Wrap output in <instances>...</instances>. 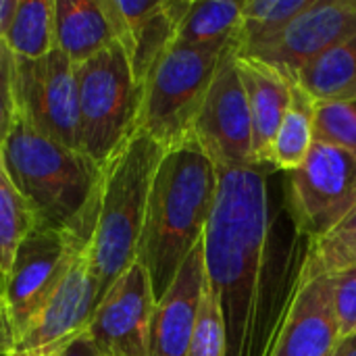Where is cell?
I'll use <instances>...</instances> for the list:
<instances>
[{
	"label": "cell",
	"mask_w": 356,
	"mask_h": 356,
	"mask_svg": "<svg viewBox=\"0 0 356 356\" xmlns=\"http://www.w3.org/2000/svg\"><path fill=\"white\" fill-rule=\"evenodd\" d=\"M271 167L219 171L213 215L202 236L207 284L219 305L227 356H267L277 325L267 313Z\"/></svg>",
	"instance_id": "obj_1"
},
{
	"label": "cell",
	"mask_w": 356,
	"mask_h": 356,
	"mask_svg": "<svg viewBox=\"0 0 356 356\" xmlns=\"http://www.w3.org/2000/svg\"><path fill=\"white\" fill-rule=\"evenodd\" d=\"M217 190L219 169L192 138L163 152L138 248V261L150 277L156 302L202 242Z\"/></svg>",
	"instance_id": "obj_2"
},
{
	"label": "cell",
	"mask_w": 356,
	"mask_h": 356,
	"mask_svg": "<svg viewBox=\"0 0 356 356\" xmlns=\"http://www.w3.org/2000/svg\"><path fill=\"white\" fill-rule=\"evenodd\" d=\"M4 169L27 202L33 227L92 242L102 188V167L81 150L52 142L15 121L0 148Z\"/></svg>",
	"instance_id": "obj_3"
},
{
	"label": "cell",
	"mask_w": 356,
	"mask_h": 356,
	"mask_svg": "<svg viewBox=\"0 0 356 356\" xmlns=\"http://www.w3.org/2000/svg\"><path fill=\"white\" fill-rule=\"evenodd\" d=\"M165 148L136 131L102 167L98 219L90 242L96 307L138 261L148 196Z\"/></svg>",
	"instance_id": "obj_4"
},
{
	"label": "cell",
	"mask_w": 356,
	"mask_h": 356,
	"mask_svg": "<svg viewBox=\"0 0 356 356\" xmlns=\"http://www.w3.org/2000/svg\"><path fill=\"white\" fill-rule=\"evenodd\" d=\"M229 44H173L142 88L138 131L165 150L190 140L194 121Z\"/></svg>",
	"instance_id": "obj_5"
},
{
	"label": "cell",
	"mask_w": 356,
	"mask_h": 356,
	"mask_svg": "<svg viewBox=\"0 0 356 356\" xmlns=\"http://www.w3.org/2000/svg\"><path fill=\"white\" fill-rule=\"evenodd\" d=\"M79 94V150L98 167L138 131L142 88L119 44L75 67Z\"/></svg>",
	"instance_id": "obj_6"
},
{
	"label": "cell",
	"mask_w": 356,
	"mask_h": 356,
	"mask_svg": "<svg viewBox=\"0 0 356 356\" xmlns=\"http://www.w3.org/2000/svg\"><path fill=\"white\" fill-rule=\"evenodd\" d=\"M288 211L309 242L340 225L356 207V150L315 142L307 161L288 173Z\"/></svg>",
	"instance_id": "obj_7"
},
{
	"label": "cell",
	"mask_w": 356,
	"mask_h": 356,
	"mask_svg": "<svg viewBox=\"0 0 356 356\" xmlns=\"http://www.w3.org/2000/svg\"><path fill=\"white\" fill-rule=\"evenodd\" d=\"M17 119L35 134L79 150V94L73 63L54 48L50 54L13 65Z\"/></svg>",
	"instance_id": "obj_8"
},
{
	"label": "cell",
	"mask_w": 356,
	"mask_h": 356,
	"mask_svg": "<svg viewBox=\"0 0 356 356\" xmlns=\"http://www.w3.org/2000/svg\"><path fill=\"white\" fill-rule=\"evenodd\" d=\"M88 244V240L65 232L35 227L19 244L0 298V309L15 344L25 336L73 259Z\"/></svg>",
	"instance_id": "obj_9"
},
{
	"label": "cell",
	"mask_w": 356,
	"mask_h": 356,
	"mask_svg": "<svg viewBox=\"0 0 356 356\" xmlns=\"http://www.w3.org/2000/svg\"><path fill=\"white\" fill-rule=\"evenodd\" d=\"M192 140L219 171L257 165L252 154L250 108L238 73V48L234 42L227 46L194 121Z\"/></svg>",
	"instance_id": "obj_10"
},
{
	"label": "cell",
	"mask_w": 356,
	"mask_h": 356,
	"mask_svg": "<svg viewBox=\"0 0 356 356\" xmlns=\"http://www.w3.org/2000/svg\"><path fill=\"white\" fill-rule=\"evenodd\" d=\"M154 307L150 277L136 261L100 300L83 338L96 356H148Z\"/></svg>",
	"instance_id": "obj_11"
},
{
	"label": "cell",
	"mask_w": 356,
	"mask_h": 356,
	"mask_svg": "<svg viewBox=\"0 0 356 356\" xmlns=\"http://www.w3.org/2000/svg\"><path fill=\"white\" fill-rule=\"evenodd\" d=\"M353 35H356V0H313L252 58H261L294 79L307 63Z\"/></svg>",
	"instance_id": "obj_12"
},
{
	"label": "cell",
	"mask_w": 356,
	"mask_h": 356,
	"mask_svg": "<svg viewBox=\"0 0 356 356\" xmlns=\"http://www.w3.org/2000/svg\"><path fill=\"white\" fill-rule=\"evenodd\" d=\"M340 342L334 277L307 280L298 273L267 356H334Z\"/></svg>",
	"instance_id": "obj_13"
},
{
	"label": "cell",
	"mask_w": 356,
	"mask_h": 356,
	"mask_svg": "<svg viewBox=\"0 0 356 356\" xmlns=\"http://www.w3.org/2000/svg\"><path fill=\"white\" fill-rule=\"evenodd\" d=\"M96 311V280L92 273L90 244L79 250L71 267L25 332L15 344L19 350L67 348L83 336Z\"/></svg>",
	"instance_id": "obj_14"
},
{
	"label": "cell",
	"mask_w": 356,
	"mask_h": 356,
	"mask_svg": "<svg viewBox=\"0 0 356 356\" xmlns=\"http://www.w3.org/2000/svg\"><path fill=\"white\" fill-rule=\"evenodd\" d=\"M207 286L202 242L190 252L173 284L156 302L150 323L148 356H186Z\"/></svg>",
	"instance_id": "obj_15"
},
{
	"label": "cell",
	"mask_w": 356,
	"mask_h": 356,
	"mask_svg": "<svg viewBox=\"0 0 356 356\" xmlns=\"http://www.w3.org/2000/svg\"><path fill=\"white\" fill-rule=\"evenodd\" d=\"M238 73L250 108L254 163L269 167V152L275 134L290 106L292 79L261 58L240 56V54H238Z\"/></svg>",
	"instance_id": "obj_16"
},
{
	"label": "cell",
	"mask_w": 356,
	"mask_h": 356,
	"mask_svg": "<svg viewBox=\"0 0 356 356\" xmlns=\"http://www.w3.org/2000/svg\"><path fill=\"white\" fill-rule=\"evenodd\" d=\"M54 42L73 67L117 44L104 0H54Z\"/></svg>",
	"instance_id": "obj_17"
},
{
	"label": "cell",
	"mask_w": 356,
	"mask_h": 356,
	"mask_svg": "<svg viewBox=\"0 0 356 356\" xmlns=\"http://www.w3.org/2000/svg\"><path fill=\"white\" fill-rule=\"evenodd\" d=\"M294 81L319 102L356 100V35L307 63Z\"/></svg>",
	"instance_id": "obj_18"
},
{
	"label": "cell",
	"mask_w": 356,
	"mask_h": 356,
	"mask_svg": "<svg viewBox=\"0 0 356 356\" xmlns=\"http://www.w3.org/2000/svg\"><path fill=\"white\" fill-rule=\"evenodd\" d=\"M315 111L317 102L313 100V96L292 79L290 106L282 119L269 152L271 169H282L290 173L307 161L315 144Z\"/></svg>",
	"instance_id": "obj_19"
},
{
	"label": "cell",
	"mask_w": 356,
	"mask_h": 356,
	"mask_svg": "<svg viewBox=\"0 0 356 356\" xmlns=\"http://www.w3.org/2000/svg\"><path fill=\"white\" fill-rule=\"evenodd\" d=\"M313 0H242V21L234 40L240 56H254L286 29Z\"/></svg>",
	"instance_id": "obj_20"
},
{
	"label": "cell",
	"mask_w": 356,
	"mask_h": 356,
	"mask_svg": "<svg viewBox=\"0 0 356 356\" xmlns=\"http://www.w3.org/2000/svg\"><path fill=\"white\" fill-rule=\"evenodd\" d=\"M4 46L17 58L35 60L56 48L54 42V0H17Z\"/></svg>",
	"instance_id": "obj_21"
},
{
	"label": "cell",
	"mask_w": 356,
	"mask_h": 356,
	"mask_svg": "<svg viewBox=\"0 0 356 356\" xmlns=\"http://www.w3.org/2000/svg\"><path fill=\"white\" fill-rule=\"evenodd\" d=\"M242 21V2L192 0L188 15L177 27L173 44H225L234 42Z\"/></svg>",
	"instance_id": "obj_22"
},
{
	"label": "cell",
	"mask_w": 356,
	"mask_h": 356,
	"mask_svg": "<svg viewBox=\"0 0 356 356\" xmlns=\"http://www.w3.org/2000/svg\"><path fill=\"white\" fill-rule=\"evenodd\" d=\"M356 267V207L330 234L309 242L300 275L307 280L336 275Z\"/></svg>",
	"instance_id": "obj_23"
},
{
	"label": "cell",
	"mask_w": 356,
	"mask_h": 356,
	"mask_svg": "<svg viewBox=\"0 0 356 356\" xmlns=\"http://www.w3.org/2000/svg\"><path fill=\"white\" fill-rule=\"evenodd\" d=\"M31 229H33L31 211L23 200V196L19 194V190L15 188V184L10 181L4 163L0 159V298L17 248Z\"/></svg>",
	"instance_id": "obj_24"
},
{
	"label": "cell",
	"mask_w": 356,
	"mask_h": 356,
	"mask_svg": "<svg viewBox=\"0 0 356 356\" xmlns=\"http://www.w3.org/2000/svg\"><path fill=\"white\" fill-rule=\"evenodd\" d=\"M186 356H227L223 317H221L219 305H217L215 294L211 292L209 284L204 286L196 327H194L190 348H188Z\"/></svg>",
	"instance_id": "obj_25"
},
{
	"label": "cell",
	"mask_w": 356,
	"mask_h": 356,
	"mask_svg": "<svg viewBox=\"0 0 356 356\" xmlns=\"http://www.w3.org/2000/svg\"><path fill=\"white\" fill-rule=\"evenodd\" d=\"M315 142H327L356 150V100L317 104Z\"/></svg>",
	"instance_id": "obj_26"
},
{
	"label": "cell",
	"mask_w": 356,
	"mask_h": 356,
	"mask_svg": "<svg viewBox=\"0 0 356 356\" xmlns=\"http://www.w3.org/2000/svg\"><path fill=\"white\" fill-rule=\"evenodd\" d=\"M334 277V313L340 340L356 336V267L340 271Z\"/></svg>",
	"instance_id": "obj_27"
},
{
	"label": "cell",
	"mask_w": 356,
	"mask_h": 356,
	"mask_svg": "<svg viewBox=\"0 0 356 356\" xmlns=\"http://www.w3.org/2000/svg\"><path fill=\"white\" fill-rule=\"evenodd\" d=\"M13 65L15 56L13 52L0 44V148L4 146L15 121V92H13Z\"/></svg>",
	"instance_id": "obj_28"
},
{
	"label": "cell",
	"mask_w": 356,
	"mask_h": 356,
	"mask_svg": "<svg viewBox=\"0 0 356 356\" xmlns=\"http://www.w3.org/2000/svg\"><path fill=\"white\" fill-rule=\"evenodd\" d=\"M15 10H17V0H0V44H4V35L10 27Z\"/></svg>",
	"instance_id": "obj_29"
},
{
	"label": "cell",
	"mask_w": 356,
	"mask_h": 356,
	"mask_svg": "<svg viewBox=\"0 0 356 356\" xmlns=\"http://www.w3.org/2000/svg\"><path fill=\"white\" fill-rule=\"evenodd\" d=\"M67 348H31V350H19L13 348L2 356H63Z\"/></svg>",
	"instance_id": "obj_30"
},
{
	"label": "cell",
	"mask_w": 356,
	"mask_h": 356,
	"mask_svg": "<svg viewBox=\"0 0 356 356\" xmlns=\"http://www.w3.org/2000/svg\"><path fill=\"white\" fill-rule=\"evenodd\" d=\"M63 356H96V355H94L92 346L88 344V340H86L83 336H79L77 340H73V342L67 346V350H65V355Z\"/></svg>",
	"instance_id": "obj_31"
},
{
	"label": "cell",
	"mask_w": 356,
	"mask_h": 356,
	"mask_svg": "<svg viewBox=\"0 0 356 356\" xmlns=\"http://www.w3.org/2000/svg\"><path fill=\"white\" fill-rule=\"evenodd\" d=\"M15 348V342H13V336H10V330L6 325V319L0 317V356L6 355L8 350Z\"/></svg>",
	"instance_id": "obj_32"
},
{
	"label": "cell",
	"mask_w": 356,
	"mask_h": 356,
	"mask_svg": "<svg viewBox=\"0 0 356 356\" xmlns=\"http://www.w3.org/2000/svg\"><path fill=\"white\" fill-rule=\"evenodd\" d=\"M334 356H356V336L342 340Z\"/></svg>",
	"instance_id": "obj_33"
},
{
	"label": "cell",
	"mask_w": 356,
	"mask_h": 356,
	"mask_svg": "<svg viewBox=\"0 0 356 356\" xmlns=\"http://www.w3.org/2000/svg\"><path fill=\"white\" fill-rule=\"evenodd\" d=\"M0 317H4V315H2V311H0Z\"/></svg>",
	"instance_id": "obj_34"
},
{
	"label": "cell",
	"mask_w": 356,
	"mask_h": 356,
	"mask_svg": "<svg viewBox=\"0 0 356 356\" xmlns=\"http://www.w3.org/2000/svg\"><path fill=\"white\" fill-rule=\"evenodd\" d=\"M0 311H2V309H0Z\"/></svg>",
	"instance_id": "obj_35"
}]
</instances>
